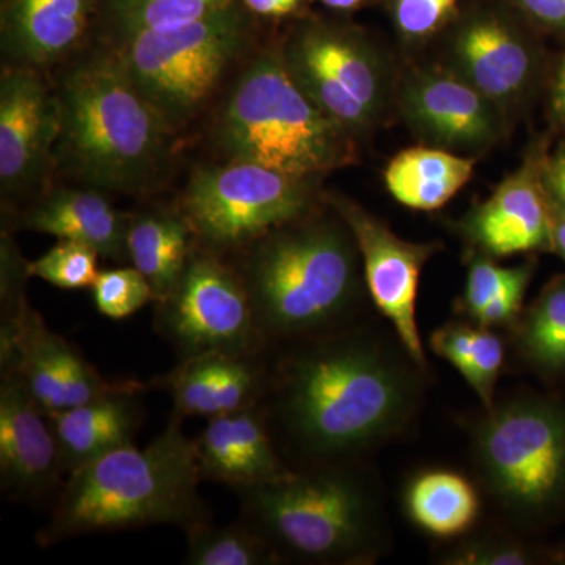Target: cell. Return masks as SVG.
Returning a JSON list of instances; mask_svg holds the SVG:
<instances>
[{
	"label": "cell",
	"mask_w": 565,
	"mask_h": 565,
	"mask_svg": "<svg viewBox=\"0 0 565 565\" xmlns=\"http://www.w3.org/2000/svg\"><path fill=\"white\" fill-rule=\"evenodd\" d=\"M294 345L270 371L263 407L303 467L359 460L403 434L422 408L426 367L397 334L352 322Z\"/></svg>",
	"instance_id": "6da1fadb"
},
{
	"label": "cell",
	"mask_w": 565,
	"mask_h": 565,
	"mask_svg": "<svg viewBox=\"0 0 565 565\" xmlns=\"http://www.w3.org/2000/svg\"><path fill=\"white\" fill-rule=\"evenodd\" d=\"M57 169L79 185L148 195L169 177L177 134L141 96L111 44L95 39L58 66Z\"/></svg>",
	"instance_id": "7a4b0ae2"
},
{
	"label": "cell",
	"mask_w": 565,
	"mask_h": 565,
	"mask_svg": "<svg viewBox=\"0 0 565 565\" xmlns=\"http://www.w3.org/2000/svg\"><path fill=\"white\" fill-rule=\"evenodd\" d=\"M233 256L267 345L349 326L367 292L359 247L333 210L311 212Z\"/></svg>",
	"instance_id": "3957f363"
},
{
	"label": "cell",
	"mask_w": 565,
	"mask_h": 565,
	"mask_svg": "<svg viewBox=\"0 0 565 565\" xmlns=\"http://www.w3.org/2000/svg\"><path fill=\"white\" fill-rule=\"evenodd\" d=\"M180 415L145 448L122 446L71 471L57 492L41 546L79 535L156 525L192 527L210 522L200 497L203 481L195 440L185 437Z\"/></svg>",
	"instance_id": "277c9868"
},
{
	"label": "cell",
	"mask_w": 565,
	"mask_h": 565,
	"mask_svg": "<svg viewBox=\"0 0 565 565\" xmlns=\"http://www.w3.org/2000/svg\"><path fill=\"white\" fill-rule=\"evenodd\" d=\"M239 494L241 519L281 563L371 564L384 553V500L359 460L310 465Z\"/></svg>",
	"instance_id": "5b68a950"
},
{
	"label": "cell",
	"mask_w": 565,
	"mask_h": 565,
	"mask_svg": "<svg viewBox=\"0 0 565 565\" xmlns=\"http://www.w3.org/2000/svg\"><path fill=\"white\" fill-rule=\"evenodd\" d=\"M223 161L319 181L356 161L355 137L300 90L277 46L253 50L228 85L212 121Z\"/></svg>",
	"instance_id": "8992f818"
},
{
	"label": "cell",
	"mask_w": 565,
	"mask_h": 565,
	"mask_svg": "<svg viewBox=\"0 0 565 565\" xmlns=\"http://www.w3.org/2000/svg\"><path fill=\"white\" fill-rule=\"evenodd\" d=\"M479 482L512 525H550L565 512V401L522 390L494 397L470 427Z\"/></svg>",
	"instance_id": "52a82bcc"
},
{
	"label": "cell",
	"mask_w": 565,
	"mask_h": 565,
	"mask_svg": "<svg viewBox=\"0 0 565 565\" xmlns=\"http://www.w3.org/2000/svg\"><path fill=\"white\" fill-rule=\"evenodd\" d=\"M258 22L236 2L192 24L106 43L120 54L141 96L180 134L256 50Z\"/></svg>",
	"instance_id": "ba28073f"
},
{
	"label": "cell",
	"mask_w": 565,
	"mask_h": 565,
	"mask_svg": "<svg viewBox=\"0 0 565 565\" xmlns=\"http://www.w3.org/2000/svg\"><path fill=\"white\" fill-rule=\"evenodd\" d=\"M277 51L300 90L355 139L384 120L393 95L392 68L360 29L303 17Z\"/></svg>",
	"instance_id": "9c48e42d"
},
{
	"label": "cell",
	"mask_w": 565,
	"mask_h": 565,
	"mask_svg": "<svg viewBox=\"0 0 565 565\" xmlns=\"http://www.w3.org/2000/svg\"><path fill=\"white\" fill-rule=\"evenodd\" d=\"M319 182L258 163L222 161L193 170L178 207L202 247L233 256L267 233L319 210Z\"/></svg>",
	"instance_id": "30bf717a"
},
{
	"label": "cell",
	"mask_w": 565,
	"mask_h": 565,
	"mask_svg": "<svg viewBox=\"0 0 565 565\" xmlns=\"http://www.w3.org/2000/svg\"><path fill=\"white\" fill-rule=\"evenodd\" d=\"M154 303L156 330L182 359L206 352L263 355L267 348L236 267L202 245Z\"/></svg>",
	"instance_id": "8fae6325"
},
{
	"label": "cell",
	"mask_w": 565,
	"mask_h": 565,
	"mask_svg": "<svg viewBox=\"0 0 565 565\" xmlns=\"http://www.w3.org/2000/svg\"><path fill=\"white\" fill-rule=\"evenodd\" d=\"M25 275L2 278V373L21 379L44 414L68 411L117 388L61 334L52 332L25 297Z\"/></svg>",
	"instance_id": "7c38bea8"
},
{
	"label": "cell",
	"mask_w": 565,
	"mask_h": 565,
	"mask_svg": "<svg viewBox=\"0 0 565 565\" xmlns=\"http://www.w3.org/2000/svg\"><path fill=\"white\" fill-rule=\"evenodd\" d=\"M61 104L46 73L3 65L0 74V192L13 218L52 188Z\"/></svg>",
	"instance_id": "4fadbf2b"
},
{
	"label": "cell",
	"mask_w": 565,
	"mask_h": 565,
	"mask_svg": "<svg viewBox=\"0 0 565 565\" xmlns=\"http://www.w3.org/2000/svg\"><path fill=\"white\" fill-rule=\"evenodd\" d=\"M323 203L343 218L353 234L362 258L364 285L374 307L415 362L426 367L416 323V297L424 266L441 245L403 239L362 204L340 193H327Z\"/></svg>",
	"instance_id": "5bb4252c"
},
{
	"label": "cell",
	"mask_w": 565,
	"mask_h": 565,
	"mask_svg": "<svg viewBox=\"0 0 565 565\" xmlns=\"http://www.w3.org/2000/svg\"><path fill=\"white\" fill-rule=\"evenodd\" d=\"M399 110L415 136L448 151L487 150L504 131L505 111L449 66L411 71L399 87Z\"/></svg>",
	"instance_id": "9a60e30c"
},
{
	"label": "cell",
	"mask_w": 565,
	"mask_h": 565,
	"mask_svg": "<svg viewBox=\"0 0 565 565\" xmlns=\"http://www.w3.org/2000/svg\"><path fill=\"white\" fill-rule=\"evenodd\" d=\"M446 66L508 111L537 87L544 52L508 18L478 11L449 36Z\"/></svg>",
	"instance_id": "2e32d148"
},
{
	"label": "cell",
	"mask_w": 565,
	"mask_h": 565,
	"mask_svg": "<svg viewBox=\"0 0 565 565\" xmlns=\"http://www.w3.org/2000/svg\"><path fill=\"white\" fill-rule=\"evenodd\" d=\"M546 148L534 145L519 170L462 222L476 253L504 258L516 253L553 252V211L544 184Z\"/></svg>",
	"instance_id": "e0dca14e"
},
{
	"label": "cell",
	"mask_w": 565,
	"mask_h": 565,
	"mask_svg": "<svg viewBox=\"0 0 565 565\" xmlns=\"http://www.w3.org/2000/svg\"><path fill=\"white\" fill-rule=\"evenodd\" d=\"M66 473L50 416L21 379L2 373L0 385V479L10 500L35 501L58 492Z\"/></svg>",
	"instance_id": "ac0fdd59"
},
{
	"label": "cell",
	"mask_w": 565,
	"mask_h": 565,
	"mask_svg": "<svg viewBox=\"0 0 565 565\" xmlns=\"http://www.w3.org/2000/svg\"><path fill=\"white\" fill-rule=\"evenodd\" d=\"M99 7L102 0H0L3 65L57 70L90 43Z\"/></svg>",
	"instance_id": "d6986e66"
},
{
	"label": "cell",
	"mask_w": 565,
	"mask_h": 565,
	"mask_svg": "<svg viewBox=\"0 0 565 565\" xmlns=\"http://www.w3.org/2000/svg\"><path fill=\"white\" fill-rule=\"evenodd\" d=\"M263 355L206 352L185 356L159 379L173 399V414L221 416L263 404L269 388V373Z\"/></svg>",
	"instance_id": "ffe728a7"
},
{
	"label": "cell",
	"mask_w": 565,
	"mask_h": 565,
	"mask_svg": "<svg viewBox=\"0 0 565 565\" xmlns=\"http://www.w3.org/2000/svg\"><path fill=\"white\" fill-rule=\"evenodd\" d=\"M195 446L203 481L221 482L237 493L291 471L275 448L263 404L210 418Z\"/></svg>",
	"instance_id": "44dd1931"
},
{
	"label": "cell",
	"mask_w": 565,
	"mask_h": 565,
	"mask_svg": "<svg viewBox=\"0 0 565 565\" xmlns=\"http://www.w3.org/2000/svg\"><path fill=\"white\" fill-rule=\"evenodd\" d=\"M13 228L90 245L104 259L129 263V214L115 210L98 189L52 188L13 218Z\"/></svg>",
	"instance_id": "7402d4cb"
},
{
	"label": "cell",
	"mask_w": 565,
	"mask_h": 565,
	"mask_svg": "<svg viewBox=\"0 0 565 565\" xmlns=\"http://www.w3.org/2000/svg\"><path fill=\"white\" fill-rule=\"evenodd\" d=\"M140 382H120L90 403L50 414L66 475L107 452L134 445L141 426Z\"/></svg>",
	"instance_id": "603a6c76"
},
{
	"label": "cell",
	"mask_w": 565,
	"mask_h": 565,
	"mask_svg": "<svg viewBox=\"0 0 565 565\" xmlns=\"http://www.w3.org/2000/svg\"><path fill=\"white\" fill-rule=\"evenodd\" d=\"M199 245L191 222L178 206L129 214V263L150 282L156 302L173 288Z\"/></svg>",
	"instance_id": "cb8c5ba5"
},
{
	"label": "cell",
	"mask_w": 565,
	"mask_h": 565,
	"mask_svg": "<svg viewBox=\"0 0 565 565\" xmlns=\"http://www.w3.org/2000/svg\"><path fill=\"white\" fill-rule=\"evenodd\" d=\"M476 161L437 147H415L397 152L384 180L393 199L416 211L445 206L471 180Z\"/></svg>",
	"instance_id": "d4e9b609"
},
{
	"label": "cell",
	"mask_w": 565,
	"mask_h": 565,
	"mask_svg": "<svg viewBox=\"0 0 565 565\" xmlns=\"http://www.w3.org/2000/svg\"><path fill=\"white\" fill-rule=\"evenodd\" d=\"M403 503L411 522L437 539L462 537L473 530L481 514V498L473 482L444 468L412 476Z\"/></svg>",
	"instance_id": "484cf974"
},
{
	"label": "cell",
	"mask_w": 565,
	"mask_h": 565,
	"mask_svg": "<svg viewBox=\"0 0 565 565\" xmlns=\"http://www.w3.org/2000/svg\"><path fill=\"white\" fill-rule=\"evenodd\" d=\"M512 329L525 366L542 377H565V275L546 282Z\"/></svg>",
	"instance_id": "4316f807"
},
{
	"label": "cell",
	"mask_w": 565,
	"mask_h": 565,
	"mask_svg": "<svg viewBox=\"0 0 565 565\" xmlns=\"http://www.w3.org/2000/svg\"><path fill=\"white\" fill-rule=\"evenodd\" d=\"M430 349L451 363L489 407L497 397V382L504 364V343L494 329L471 321L446 322L430 334Z\"/></svg>",
	"instance_id": "83f0119b"
},
{
	"label": "cell",
	"mask_w": 565,
	"mask_h": 565,
	"mask_svg": "<svg viewBox=\"0 0 565 565\" xmlns=\"http://www.w3.org/2000/svg\"><path fill=\"white\" fill-rule=\"evenodd\" d=\"M236 2L239 0H102L95 35L117 43L140 33L170 31L202 21Z\"/></svg>",
	"instance_id": "f1b7e54d"
},
{
	"label": "cell",
	"mask_w": 565,
	"mask_h": 565,
	"mask_svg": "<svg viewBox=\"0 0 565 565\" xmlns=\"http://www.w3.org/2000/svg\"><path fill=\"white\" fill-rule=\"evenodd\" d=\"M189 565H273L280 564V556L263 537L243 519L222 527H214L210 522L189 530Z\"/></svg>",
	"instance_id": "f546056e"
},
{
	"label": "cell",
	"mask_w": 565,
	"mask_h": 565,
	"mask_svg": "<svg viewBox=\"0 0 565 565\" xmlns=\"http://www.w3.org/2000/svg\"><path fill=\"white\" fill-rule=\"evenodd\" d=\"M448 565H535L556 563L557 552L501 531L468 533L440 557Z\"/></svg>",
	"instance_id": "4dcf8cb0"
},
{
	"label": "cell",
	"mask_w": 565,
	"mask_h": 565,
	"mask_svg": "<svg viewBox=\"0 0 565 565\" xmlns=\"http://www.w3.org/2000/svg\"><path fill=\"white\" fill-rule=\"evenodd\" d=\"M99 253L90 245L58 239L54 247L29 263V275L62 289H85L95 285Z\"/></svg>",
	"instance_id": "1f68e13d"
},
{
	"label": "cell",
	"mask_w": 565,
	"mask_h": 565,
	"mask_svg": "<svg viewBox=\"0 0 565 565\" xmlns=\"http://www.w3.org/2000/svg\"><path fill=\"white\" fill-rule=\"evenodd\" d=\"M92 292L96 310L114 321H122L156 302L150 282L132 266L102 270Z\"/></svg>",
	"instance_id": "d6a6232c"
},
{
	"label": "cell",
	"mask_w": 565,
	"mask_h": 565,
	"mask_svg": "<svg viewBox=\"0 0 565 565\" xmlns=\"http://www.w3.org/2000/svg\"><path fill=\"white\" fill-rule=\"evenodd\" d=\"M460 0H390L397 35L408 46L427 43L455 17Z\"/></svg>",
	"instance_id": "836d02e7"
},
{
	"label": "cell",
	"mask_w": 565,
	"mask_h": 565,
	"mask_svg": "<svg viewBox=\"0 0 565 565\" xmlns=\"http://www.w3.org/2000/svg\"><path fill=\"white\" fill-rule=\"evenodd\" d=\"M493 259L476 252L471 256L463 296L460 299V313L467 316L468 321L473 322L476 316L525 273L527 267V263L516 267H503Z\"/></svg>",
	"instance_id": "e575fe53"
},
{
	"label": "cell",
	"mask_w": 565,
	"mask_h": 565,
	"mask_svg": "<svg viewBox=\"0 0 565 565\" xmlns=\"http://www.w3.org/2000/svg\"><path fill=\"white\" fill-rule=\"evenodd\" d=\"M535 264L527 263L525 273L520 275L514 282L508 286L500 296L494 297L492 302L487 305L484 310L475 318V323L487 327V329H503V327H514L523 315L525 308V296L533 280Z\"/></svg>",
	"instance_id": "d590c367"
},
{
	"label": "cell",
	"mask_w": 565,
	"mask_h": 565,
	"mask_svg": "<svg viewBox=\"0 0 565 565\" xmlns=\"http://www.w3.org/2000/svg\"><path fill=\"white\" fill-rule=\"evenodd\" d=\"M255 20L285 21L303 18L313 0H239Z\"/></svg>",
	"instance_id": "8d00e7d4"
},
{
	"label": "cell",
	"mask_w": 565,
	"mask_h": 565,
	"mask_svg": "<svg viewBox=\"0 0 565 565\" xmlns=\"http://www.w3.org/2000/svg\"><path fill=\"white\" fill-rule=\"evenodd\" d=\"M534 24L565 33V0H511Z\"/></svg>",
	"instance_id": "74e56055"
},
{
	"label": "cell",
	"mask_w": 565,
	"mask_h": 565,
	"mask_svg": "<svg viewBox=\"0 0 565 565\" xmlns=\"http://www.w3.org/2000/svg\"><path fill=\"white\" fill-rule=\"evenodd\" d=\"M544 184L553 206L565 212V137L555 150L546 151Z\"/></svg>",
	"instance_id": "f35d334b"
},
{
	"label": "cell",
	"mask_w": 565,
	"mask_h": 565,
	"mask_svg": "<svg viewBox=\"0 0 565 565\" xmlns=\"http://www.w3.org/2000/svg\"><path fill=\"white\" fill-rule=\"evenodd\" d=\"M548 115L556 129H565V54L557 63L550 87Z\"/></svg>",
	"instance_id": "ab89813d"
},
{
	"label": "cell",
	"mask_w": 565,
	"mask_h": 565,
	"mask_svg": "<svg viewBox=\"0 0 565 565\" xmlns=\"http://www.w3.org/2000/svg\"><path fill=\"white\" fill-rule=\"evenodd\" d=\"M552 203V202H550ZM553 253L565 263V212L553 206Z\"/></svg>",
	"instance_id": "60d3db41"
},
{
	"label": "cell",
	"mask_w": 565,
	"mask_h": 565,
	"mask_svg": "<svg viewBox=\"0 0 565 565\" xmlns=\"http://www.w3.org/2000/svg\"><path fill=\"white\" fill-rule=\"evenodd\" d=\"M326 9L333 11H352L363 7L367 0H319Z\"/></svg>",
	"instance_id": "b9f144b4"
},
{
	"label": "cell",
	"mask_w": 565,
	"mask_h": 565,
	"mask_svg": "<svg viewBox=\"0 0 565 565\" xmlns=\"http://www.w3.org/2000/svg\"><path fill=\"white\" fill-rule=\"evenodd\" d=\"M556 563L565 564V548L564 550H559V552H557V561H556Z\"/></svg>",
	"instance_id": "7bdbcfd3"
}]
</instances>
